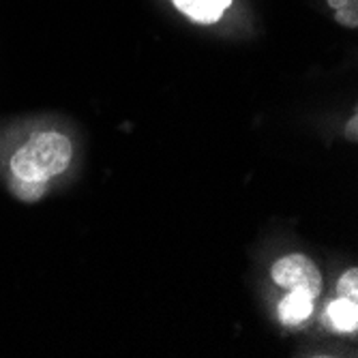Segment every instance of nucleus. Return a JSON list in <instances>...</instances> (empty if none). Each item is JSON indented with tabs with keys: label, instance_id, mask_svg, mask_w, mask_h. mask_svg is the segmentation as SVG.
Instances as JSON below:
<instances>
[{
	"label": "nucleus",
	"instance_id": "f257e3e1",
	"mask_svg": "<svg viewBox=\"0 0 358 358\" xmlns=\"http://www.w3.org/2000/svg\"><path fill=\"white\" fill-rule=\"evenodd\" d=\"M78 127L58 114L0 122V187L20 204H39L67 187L82 166Z\"/></svg>",
	"mask_w": 358,
	"mask_h": 358
},
{
	"label": "nucleus",
	"instance_id": "f03ea898",
	"mask_svg": "<svg viewBox=\"0 0 358 358\" xmlns=\"http://www.w3.org/2000/svg\"><path fill=\"white\" fill-rule=\"evenodd\" d=\"M268 283L275 292L305 289L309 294L324 296V273L315 259L305 251H285L268 266Z\"/></svg>",
	"mask_w": 358,
	"mask_h": 358
},
{
	"label": "nucleus",
	"instance_id": "39448f33",
	"mask_svg": "<svg viewBox=\"0 0 358 358\" xmlns=\"http://www.w3.org/2000/svg\"><path fill=\"white\" fill-rule=\"evenodd\" d=\"M170 3L189 22L200 26H215L232 9L234 0H170Z\"/></svg>",
	"mask_w": 358,
	"mask_h": 358
},
{
	"label": "nucleus",
	"instance_id": "7ed1b4c3",
	"mask_svg": "<svg viewBox=\"0 0 358 358\" xmlns=\"http://www.w3.org/2000/svg\"><path fill=\"white\" fill-rule=\"evenodd\" d=\"M315 327L327 335L337 339H358V299L335 296L324 299L315 313Z\"/></svg>",
	"mask_w": 358,
	"mask_h": 358
},
{
	"label": "nucleus",
	"instance_id": "20e7f679",
	"mask_svg": "<svg viewBox=\"0 0 358 358\" xmlns=\"http://www.w3.org/2000/svg\"><path fill=\"white\" fill-rule=\"evenodd\" d=\"M277 294L279 296L273 301L275 320L283 331L303 333L309 327H313L322 299L309 294L305 289H287V292H277Z\"/></svg>",
	"mask_w": 358,
	"mask_h": 358
},
{
	"label": "nucleus",
	"instance_id": "6e6552de",
	"mask_svg": "<svg viewBox=\"0 0 358 358\" xmlns=\"http://www.w3.org/2000/svg\"><path fill=\"white\" fill-rule=\"evenodd\" d=\"M356 122H358V116H356V112H354V114L350 116V131H348V136H350V140H352V142H356V138H358Z\"/></svg>",
	"mask_w": 358,
	"mask_h": 358
},
{
	"label": "nucleus",
	"instance_id": "423d86ee",
	"mask_svg": "<svg viewBox=\"0 0 358 358\" xmlns=\"http://www.w3.org/2000/svg\"><path fill=\"white\" fill-rule=\"evenodd\" d=\"M327 5L339 26L350 30L358 28V0H327Z\"/></svg>",
	"mask_w": 358,
	"mask_h": 358
},
{
	"label": "nucleus",
	"instance_id": "0eeeda50",
	"mask_svg": "<svg viewBox=\"0 0 358 358\" xmlns=\"http://www.w3.org/2000/svg\"><path fill=\"white\" fill-rule=\"evenodd\" d=\"M335 296H348V299H358V268L352 264L339 273L333 285Z\"/></svg>",
	"mask_w": 358,
	"mask_h": 358
}]
</instances>
